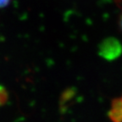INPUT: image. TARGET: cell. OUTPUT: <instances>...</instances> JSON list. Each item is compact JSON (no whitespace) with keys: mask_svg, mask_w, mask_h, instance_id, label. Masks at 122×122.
Instances as JSON below:
<instances>
[{"mask_svg":"<svg viewBox=\"0 0 122 122\" xmlns=\"http://www.w3.org/2000/svg\"><path fill=\"white\" fill-rule=\"evenodd\" d=\"M109 115L115 121H122V96L114 101Z\"/></svg>","mask_w":122,"mask_h":122,"instance_id":"1","label":"cell"},{"mask_svg":"<svg viewBox=\"0 0 122 122\" xmlns=\"http://www.w3.org/2000/svg\"><path fill=\"white\" fill-rule=\"evenodd\" d=\"M10 0H0V7H4L7 5Z\"/></svg>","mask_w":122,"mask_h":122,"instance_id":"2","label":"cell"},{"mask_svg":"<svg viewBox=\"0 0 122 122\" xmlns=\"http://www.w3.org/2000/svg\"><path fill=\"white\" fill-rule=\"evenodd\" d=\"M121 27H122V18H121Z\"/></svg>","mask_w":122,"mask_h":122,"instance_id":"3","label":"cell"}]
</instances>
